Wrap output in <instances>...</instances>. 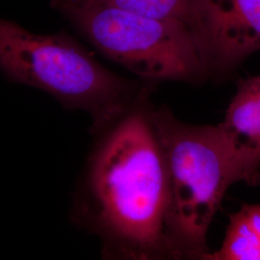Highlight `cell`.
<instances>
[{"mask_svg":"<svg viewBox=\"0 0 260 260\" xmlns=\"http://www.w3.org/2000/svg\"><path fill=\"white\" fill-rule=\"evenodd\" d=\"M86 195L87 219L107 248L136 259L174 256L165 161L143 103L104 131L89 164Z\"/></svg>","mask_w":260,"mask_h":260,"instance_id":"6da1fadb","label":"cell"},{"mask_svg":"<svg viewBox=\"0 0 260 260\" xmlns=\"http://www.w3.org/2000/svg\"><path fill=\"white\" fill-rule=\"evenodd\" d=\"M165 161L168 240L174 256L205 257L206 236L228 189L246 177L218 125H192L148 108Z\"/></svg>","mask_w":260,"mask_h":260,"instance_id":"7a4b0ae2","label":"cell"},{"mask_svg":"<svg viewBox=\"0 0 260 260\" xmlns=\"http://www.w3.org/2000/svg\"><path fill=\"white\" fill-rule=\"evenodd\" d=\"M0 72L15 83L39 89L71 110L87 112L104 132L142 103L128 80L101 65L66 33L36 34L0 19Z\"/></svg>","mask_w":260,"mask_h":260,"instance_id":"3957f363","label":"cell"},{"mask_svg":"<svg viewBox=\"0 0 260 260\" xmlns=\"http://www.w3.org/2000/svg\"><path fill=\"white\" fill-rule=\"evenodd\" d=\"M106 58L149 80L190 81L207 72L192 28L92 0L52 1Z\"/></svg>","mask_w":260,"mask_h":260,"instance_id":"277c9868","label":"cell"},{"mask_svg":"<svg viewBox=\"0 0 260 260\" xmlns=\"http://www.w3.org/2000/svg\"><path fill=\"white\" fill-rule=\"evenodd\" d=\"M192 28L207 72H228L260 50V0H192Z\"/></svg>","mask_w":260,"mask_h":260,"instance_id":"5b68a950","label":"cell"},{"mask_svg":"<svg viewBox=\"0 0 260 260\" xmlns=\"http://www.w3.org/2000/svg\"><path fill=\"white\" fill-rule=\"evenodd\" d=\"M204 259L260 260V204L243 205L233 214L222 247Z\"/></svg>","mask_w":260,"mask_h":260,"instance_id":"8992f818","label":"cell"},{"mask_svg":"<svg viewBox=\"0 0 260 260\" xmlns=\"http://www.w3.org/2000/svg\"><path fill=\"white\" fill-rule=\"evenodd\" d=\"M60 1V0H51ZM153 19L177 21L192 28V0H92ZM193 30V28H192Z\"/></svg>","mask_w":260,"mask_h":260,"instance_id":"52a82bcc","label":"cell"}]
</instances>
